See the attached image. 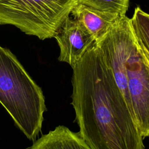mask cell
I'll list each match as a JSON object with an SVG mask.
<instances>
[{"instance_id": "obj_1", "label": "cell", "mask_w": 149, "mask_h": 149, "mask_svg": "<svg viewBox=\"0 0 149 149\" xmlns=\"http://www.w3.org/2000/svg\"><path fill=\"white\" fill-rule=\"evenodd\" d=\"M72 105L91 149H144L143 137L95 43L72 68Z\"/></svg>"}, {"instance_id": "obj_2", "label": "cell", "mask_w": 149, "mask_h": 149, "mask_svg": "<svg viewBox=\"0 0 149 149\" xmlns=\"http://www.w3.org/2000/svg\"><path fill=\"white\" fill-rule=\"evenodd\" d=\"M0 103L17 127L30 140L41 130L47 110L41 88L16 56L0 46Z\"/></svg>"}, {"instance_id": "obj_3", "label": "cell", "mask_w": 149, "mask_h": 149, "mask_svg": "<svg viewBox=\"0 0 149 149\" xmlns=\"http://www.w3.org/2000/svg\"><path fill=\"white\" fill-rule=\"evenodd\" d=\"M76 0H0V24H12L40 40L54 37Z\"/></svg>"}, {"instance_id": "obj_4", "label": "cell", "mask_w": 149, "mask_h": 149, "mask_svg": "<svg viewBox=\"0 0 149 149\" xmlns=\"http://www.w3.org/2000/svg\"><path fill=\"white\" fill-rule=\"evenodd\" d=\"M125 67L134 117L142 136L149 137V63L134 34L130 41Z\"/></svg>"}, {"instance_id": "obj_5", "label": "cell", "mask_w": 149, "mask_h": 149, "mask_svg": "<svg viewBox=\"0 0 149 149\" xmlns=\"http://www.w3.org/2000/svg\"><path fill=\"white\" fill-rule=\"evenodd\" d=\"M60 48L58 60L73 68L94 44L92 34L78 20L68 17L54 37Z\"/></svg>"}, {"instance_id": "obj_6", "label": "cell", "mask_w": 149, "mask_h": 149, "mask_svg": "<svg viewBox=\"0 0 149 149\" xmlns=\"http://www.w3.org/2000/svg\"><path fill=\"white\" fill-rule=\"evenodd\" d=\"M70 14L85 26L96 44L102 40L112 26L122 16L78 3L74 6Z\"/></svg>"}, {"instance_id": "obj_7", "label": "cell", "mask_w": 149, "mask_h": 149, "mask_svg": "<svg viewBox=\"0 0 149 149\" xmlns=\"http://www.w3.org/2000/svg\"><path fill=\"white\" fill-rule=\"evenodd\" d=\"M26 149H91L80 134L60 125L43 134Z\"/></svg>"}, {"instance_id": "obj_8", "label": "cell", "mask_w": 149, "mask_h": 149, "mask_svg": "<svg viewBox=\"0 0 149 149\" xmlns=\"http://www.w3.org/2000/svg\"><path fill=\"white\" fill-rule=\"evenodd\" d=\"M130 22L137 42L149 53V14L137 6Z\"/></svg>"}, {"instance_id": "obj_9", "label": "cell", "mask_w": 149, "mask_h": 149, "mask_svg": "<svg viewBox=\"0 0 149 149\" xmlns=\"http://www.w3.org/2000/svg\"><path fill=\"white\" fill-rule=\"evenodd\" d=\"M76 3L124 16L129 8V0H76Z\"/></svg>"}, {"instance_id": "obj_10", "label": "cell", "mask_w": 149, "mask_h": 149, "mask_svg": "<svg viewBox=\"0 0 149 149\" xmlns=\"http://www.w3.org/2000/svg\"><path fill=\"white\" fill-rule=\"evenodd\" d=\"M138 43H139V42H138ZM139 45H140V48H141V51H142V52H143L144 55L145 56L146 59L147 60V61H148V63H149V53L146 51V49L141 45H140L139 43Z\"/></svg>"}]
</instances>
